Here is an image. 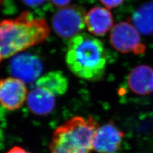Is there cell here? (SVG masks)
Listing matches in <instances>:
<instances>
[{"label":"cell","instance_id":"1","mask_svg":"<svg viewBox=\"0 0 153 153\" xmlns=\"http://www.w3.org/2000/svg\"><path fill=\"white\" fill-rule=\"evenodd\" d=\"M50 27L44 19L33 17L28 12L17 17L0 22V62L45 41Z\"/></svg>","mask_w":153,"mask_h":153},{"label":"cell","instance_id":"2","mask_svg":"<svg viewBox=\"0 0 153 153\" xmlns=\"http://www.w3.org/2000/svg\"><path fill=\"white\" fill-rule=\"evenodd\" d=\"M65 61L71 73L79 78L89 81L101 79L107 63L102 42L86 33H80L70 38Z\"/></svg>","mask_w":153,"mask_h":153},{"label":"cell","instance_id":"3","mask_svg":"<svg viewBox=\"0 0 153 153\" xmlns=\"http://www.w3.org/2000/svg\"><path fill=\"white\" fill-rule=\"evenodd\" d=\"M98 124L93 117L76 116L70 119L54 132L51 153H90Z\"/></svg>","mask_w":153,"mask_h":153},{"label":"cell","instance_id":"4","mask_svg":"<svg viewBox=\"0 0 153 153\" xmlns=\"http://www.w3.org/2000/svg\"><path fill=\"white\" fill-rule=\"evenodd\" d=\"M85 9L79 5L61 8L52 18V27L60 37L71 38L81 33L85 26Z\"/></svg>","mask_w":153,"mask_h":153},{"label":"cell","instance_id":"5","mask_svg":"<svg viewBox=\"0 0 153 153\" xmlns=\"http://www.w3.org/2000/svg\"><path fill=\"white\" fill-rule=\"evenodd\" d=\"M110 42L115 49L122 53L140 55L146 51L139 31L129 22H121L112 28Z\"/></svg>","mask_w":153,"mask_h":153},{"label":"cell","instance_id":"6","mask_svg":"<svg viewBox=\"0 0 153 153\" xmlns=\"http://www.w3.org/2000/svg\"><path fill=\"white\" fill-rule=\"evenodd\" d=\"M25 82L14 76L0 80V105L9 111L21 108L27 100Z\"/></svg>","mask_w":153,"mask_h":153},{"label":"cell","instance_id":"7","mask_svg":"<svg viewBox=\"0 0 153 153\" xmlns=\"http://www.w3.org/2000/svg\"><path fill=\"white\" fill-rule=\"evenodd\" d=\"M10 71L13 76L24 82H33L41 76L43 65L41 60L35 55L19 54L12 59Z\"/></svg>","mask_w":153,"mask_h":153},{"label":"cell","instance_id":"8","mask_svg":"<svg viewBox=\"0 0 153 153\" xmlns=\"http://www.w3.org/2000/svg\"><path fill=\"white\" fill-rule=\"evenodd\" d=\"M124 133L112 123L98 127L93 140V149L98 153H115L121 147Z\"/></svg>","mask_w":153,"mask_h":153},{"label":"cell","instance_id":"9","mask_svg":"<svg viewBox=\"0 0 153 153\" xmlns=\"http://www.w3.org/2000/svg\"><path fill=\"white\" fill-rule=\"evenodd\" d=\"M56 96L45 88L35 86L27 94V105L30 111L38 116H45L53 111Z\"/></svg>","mask_w":153,"mask_h":153},{"label":"cell","instance_id":"10","mask_svg":"<svg viewBox=\"0 0 153 153\" xmlns=\"http://www.w3.org/2000/svg\"><path fill=\"white\" fill-rule=\"evenodd\" d=\"M85 26L90 33L102 36L113 27V16L106 8L94 7L85 16Z\"/></svg>","mask_w":153,"mask_h":153},{"label":"cell","instance_id":"11","mask_svg":"<svg viewBox=\"0 0 153 153\" xmlns=\"http://www.w3.org/2000/svg\"><path fill=\"white\" fill-rule=\"evenodd\" d=\"M128 87L138 95H147L153 93V68L147 65L134 68L128 77Z\"/></svg>","mask_w":153,"mask_h":153},{"label":"cell","instance_id":"12","mask_svg":"<svg viewBox=\"0 0 153 153\" xmlns=\"http://www.w3.org/2000/svg\"><path fill=\"white\" fill-rule=\"evenodd\" d=\"M35 86L45 88L57 97L66 93L68 88V80L61 71H53L41 75L36 80Z\"/></svg>","mask_w":153,"mask_h":153},{"label":"cell","instance_id":"13","mask_svg":"<svg viewBox=\"0 0 153 153\" xmlns=\"http://www.w3.org/2000/svg\"><path fill=\"white\" fill-rule=\"evenodd\" d=\"M132 22L140 33L144 35L153 34V2H149L134 12Z\"/></svg>","mask_w":153,"mask_h":153},{"label":"cell","instance_id":"14","mask_svg":"<svg viewBox=\"0 0 153 153\" xmlns=\"http://www.w3.org/2000/svg\"><path fill=\"white\" fill-rule=\"evenodd\" d=\"M100 1L107 8H114L120 6L124 0H100Z\"/></svg>","mask_w":153,"mask_h":153},{"label":"cell","instance_id":"15","mask_svg":"<svg viewBox=\"0 0 153 153\" xmlns=\"http://www.w3.org/2000/svg\"><path fill=\"white\" fill-rule=\"evenodd\" d=\"M71 0H51L52 4L56 7L63 8L68 6Z\"/></svg>","mask_w":153,"mask_h":153},{"label":"cell","instance_id":"16","mask_svg":"<svg viewBox=\"0 0 153 153\" xmlns=\"http://www.w3.org/2000/svg\"><path fill=\"white\" fill-rule=\"evenodd\" d=\"M22 1L28 6L31 7H35L41 5L45 1V0H22Z\"/></svg>","mask_w":153,"mask_h":153},{"label":"cell","instance_id":"17","mask_svg":"<svg viewBox=\"0 0 153 153\" xmlns=\"http://www.w3.org/2000/svg\"><path fill=\"white\" fill-rule=\"evenodd\" d=\"M7 153H30L20 147H14L10 150H9Z\"/></svg>","mask_w":153,"mask_h":153},{"label":"cell","instance_id":"18","mask_svg":"<svg viewBox=\"0 0 153 153\" xmlns=\"http://www.w3.org/2000/svg\"><path fill=\"white\" fill-rule=\"evenodd\" d=\"M3 2H4V0H0V5H1Z\"/></svg>","mask_w":153,"mask_h":153}]
</instances>
